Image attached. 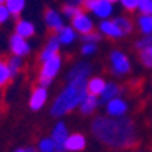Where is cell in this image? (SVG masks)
I'll return each instance as SVG.
<instances>
[{
  "mask_svg": "<svg viewBox=\"0 0 152 152\" xmlns=\"http://www.w3.org/2000/svg\"><path fill=\"white\" fill-rule=\"evenodd\" d=\"M14 33L20 35V36H23L26 39L35 36L36 33V26L35 23H32V21L26 20V18H18L15 21V27H14Z\"/></svg>",
  "mask_w": 152,
  "mask_h": 152,
  "instance_id": "cell-16",
  "label": "cell"
},
{
  "mask_svg": "<svg viewBox=\"0 0 152 152\" xmlns=\"http://www.w3.org/2000/svg\"><path fill=\"white\" fill-rule=\"evenodd\" d=\"M44 23H45L48 30L57 33L65 26V18H63L60 11H57L54 8H47L44 12Z\"/></svg>",
  "mask_w": 152,
  "mask_h": 152,
  "instance_id": "cell-11",
  "label": "cell"
},
{
  "mask_svg": "<svg viewBox=\"0 0 152 152\" xmlns=\"http://www.w3.org/2000/svg\"><path fill=\"white\" fill-rule=\"evenodd\" d=\"M128 110H129L128 102L121 96L113 98L112 101H108L105 104V115L110 118H125Z\"/></svg>",
  "mask_w": 152,
  "mask_h": 152,
  "instance_id": "cell-12",
  "label": "cell"
},
{
  "mask_svg": "<svg viewBox=\"0 0 152 152\" xmlns=\"http://www.w3.org/2000/svg\"><path fill=\"white\" fill-rule=\"evenodd\" d=\"M149 47H152V35H142V38H139L134 44V48L137 51H142Z\"/></svg>",
  "mask_w": 152,
  "mask_h": 152,
  "instance_id": "cell-29",
  "label": "cell"
},
{
  "mask_svg": "<svg viewBox=\"0 0 152 152\" xmlns=\"http://www.w3.org/2000/svg\"><path fill=\"white\" fill-rule=\"evenodd\" d=\"M149 14L152 15V3H151V11H149Z\"/></svg>",
  "mask_w": 152,
  "mask_h": 152,
  "instance_id": "cell-39",
  "label": "cell"
},
{
  "mask_svg": "<svg viewBox=\"0 0 152 152\" xmlns=\"http://www.w3.org/2000/svg\"><path fill=\"white\" fill-rule=\"evenodd\" d=\"M8 65L11 68L12 75L15 77L17 74H20V71L24 68V57H20V56H11L8 59Z\"/></svg>",
  "mask_w": 152,
  "mask_h": 152,
  "instance_id": "cell-25",
  "label": "cell"
},
{
  "mask_svg": "<svg viewBox=\"0 0 152 152\" xmlns=\"http://www.w3.org/2000/svg\"><path fill=\"white\" fill-rule=\"evenodd\" d=\"M14 152H38V149L33 146H20V148L14 149Z\"/></svg>",
  "mask_w": 152,
  "mask_h": 152,
  "instance_id": "cell-35",
  "label": "cell"
},
{
  "mask_svg": "<svg viewBox=\"0 0 152 152\" xmlns=\"http://www.w3.org/2000/svg\"><path fill=\"white\" fill-rule=\"evenodd\" d=\"M107 2H110V3L115 5V3H119V0H107Z\"/></svg>",
  "mask_w": 152,
  "mask_h": 152,
  "instance_id": "cell-37",
  "label": "cell"
},
{
  "mask_svg": "<svg viewBox=\"0 0 152 152\" xmlns=\"http://www.w3.org/2000/svg\"><path fill=\"white\" fill-rule=\"evenodd\" d=\"M83 9L98 20H110L115 14V5L107 0H86Z\"/></svg>",
  "mask_w": 152,
  "mask_h": 152,
  "instance_id": "cell-5",
  "label": "cell"
},
{
  "mask_svg": "<svg viewBox=\"0 0 152 152\" xmlns=\"http://www.w3.org/2000/svg\"><path fill=\"white\" fill-rule=\"evenodd\" d=\"M98 32L108 38V39H122L125 35L122 33V30L118 27V24L115 23V20L110 18V20H101L99 24H98Z\"/></svg>",
  "mask_w": 152,
  "mask_h": 152,
  "instance_id": "cell-13",
  "label": "cell"
},
{
  "mask_svg": "<svg viewBox=\"0 0 152 152\" xmlns=\"http://www.w3.org/2000/svg\"><path fill=\"white\" fill-rule=\"evenodd\" d=\"M134 24L142 35H152V15L151 14H139Z\"/></svg>",
  "mask_w": 152,
  "mask_h": 152,
  "instance_id": "cell-20",
  "label": "cell"
},
{
  "mask_svg": "<svg viewBox=\"0 0 152 152\" xmlns=\"http://www.w3.org/2000/svg\"><path fill=\"white\" fill-rule=\"evenodd\" d=\"M92 71H94V66L88 60H78L66 72V81H71V80H89L92 77Z\"/></svg>",
  "mask_w": 152,
  "mask_h": 152,
  "instance_id": "cell-7",
  "label": "cell"
},
{
  "mask_svg": "<svg viewBox=\"0 0 152 152\" xmlns=\"http://www.w3.org/2000/svg\"><path fill=\"white\" fill-rule=\"evenodd\" d=\"M36 149H38V152H54L56 143L51 137H42V139H39Z\"/></svg>",
  "mask_w": 152,
  "mask_h": 152,
  "instance_id": "cell-26",
  "label": "cell"
},
{
  "mask_svg": "<svg viewBox=\"0 0 152 152\" xmlns=\"http://www.w3.org/2000/svg\"><path fill=\"white\" fill-rule=\"evenodd\" d=\"M139 2L140 0H119V5L125 12H134L139 8Z\"/></svg>",
  "mask_w": 152,
  "mask_h": 152,
  "instance_id": "cell-31",
  "label": "cell"
},
{
  "mask_svg": "<svg viewBox=\"0 0 152 152\" xmlns=\"http://www.w3.org/2000/svg\"><path fill=\"white\" fill-rule=\"evenodd\" d=\"M151 3H152V0H140L139 2V14H149L151 11Z\"/></svg>",
  "mask_w": 152,
  "mask_h": 152,
  "instance_id": "cell-34",
  "label": "cell"
},
{
  "mask_svg": "<svg viewBox=\"0 0 152 152\" xmlns=\"http://www.w3.org/2000/svg\"><path fill=\"white\" fill-rule=\"evenodd\" d=\"M12 18H20V15L26 9V0H6L5 2Z\"/></svg>",
  "mask_w": 152,
  "mask_h": 152,
  "instance_id": "cell-24",
  "label": "cell"
},
{
  "mask_svg": "<svg viewBox=\"0 0 152 152\" xmlns=\"http://www.w3.org/2000/svg\"><path fill=\"white\" fill-rule=\"evenodd\" d=\"M71 26L80 36H83V35H88V33L95 30V21H94V18H92V15L89 12H86L84 9H81L71 20Z\"/></svg>",
  "mask_w": 152,
  "mask_h": 152,
  "instance_id": "cell-6",
  "label": "cell"
},
{
  "mask_svg": "<svg viewBox=\"0 0 152 152\" xmlns=\"http://www.w3.org/2000/svg\"><path fill=\"white\" fill-rule=\"evenodd\" d=\"M54 152H59V151H54Z\"/></svg>",
  "mask_w": 152,
  "mask_h": 152,
  "instance_id": "cell-41",
  "label": "cell"
},
{
  "mask_svg": "<svg viewBox=\"0 0 152 152\" xmlns=\"http://www.w3.org/2000/svg\"><path fill=\"white\" fill-rule=\"evenodd\" d=\"M5 2H6V0H0V5H5Z\"/></svg>",
  "mask_w": 152,
  "mask_h": 152,
  "instance_id": "cell-38",
  "label": "cell"
},
{
  "mask_svg": "<svg viewBox=\"0 0 152 152\" xmlns=\"http://www.w3.org/2000/svg\"><path fill=\"white\" fill-rule=\"evenodd\" d=\"M101 105V102H99V98L98 96H95V95H91V94H88L84 96V99L81 101V104H80V113L81 115H84V116H89V115H94L95 112H96V108Z\"/></svg>",
  "mask_w": 152,
  "mask_h": 152,
  "instance_id": "cell-19",
  "label": "cell"
},
{
  "mask_svg": "<svg viewBox=\"0 0 152 152\" xmlns=\"http://www.w3.org/2000/svg\"><path fill=\"white\" fill-rule=\"evenodd\" d=\"M80 11H81L80 8L72 6V5H68V3H63L62 8H60V12H62V15H63L65 20H72Z\"/></svg>",
  "mask_w": 152,
  "mask_h": 152,
  "instance_id": "cell-27",
  "label": "cell"
},
{
  "mask_svg": "<svg viewBox=\"0 0 152 152\" xmlns=\"http://www.w3.org/2000/svg\"><path fill=\"white\" fill-rule=\"evenodd\" d=\"M86 137L80 133H72L65 142V152H81L86 148Z\"/></svg>",
  "mask_w": 152,
  "mask_h": 152,
  "instance_id": "cell-15",
  "label": "cell"
},
{
  "mask_svg": "<svg viewBox=\"0 0 152 152\" xmlns=\"http://www.w3.org/2000/svg\"><path fill=\"white\" fill-rule=\"evenodd\" d=\"M48 101V88H44V86H36V88L32 91L30 98H29V108L32 112H39L44 108V105Z\"/></svg>",
  "mask_w": 152,
  "mask_h": 152,
  "instance_id": "cell-9",
  "label": "cell"
},
{
  "mask_svg": "<svg viewBox=\"0 0 152 152\" xmlns=\"http://www.w3.org/2000/svg\"><path fill=\"white\" fill-rule=\"evenodd\" d=\"M9 51L12 56H20V57H26L32 53V45L29 39L20 36L17 33H12L9 36Z\"/></svg>",
  "mask_w": 152,
  "mask_h": 152,
  "instance_id": "cell-8",
  "label": "cell"
},
{
  "mask_svg": "<svg viewBox=\"0 0 152 152\" xmlns=\"http://www.w3.org/2000/svg\"><path fill=\"white\" fill-rule=\"evenodd\" d=\"M105 84H107V81L102 77H91L88 80V94L99 96L105 88Z\"/></svg>",
  "mask_w": 152,
  "mask_h": 152,
  "instance_id": "cell-23",
  "label": "cell"
},
{
  "mask_svg": "<svg viewBox=\"0 0 152 152\" xmlns=\"http://www.w3.org/2000/svg\"><path fill=\"white\" fill-rule=\"evenodd\" d=\"M86 95H88V80L66 81L65 88L54 98L50 107V115L53 118H62L65 115L74 112L75 108L80 107Z\"/></svg>",
  "mask_w": 152,
  "mask_h": 152,
  "instance_id": "cell-2",
  "label": "cell"
},
{
  "mask_svg": "<svg viewBox=\"0 0 152 152\" xmlns=\"http://www.w3.org/2000/svg\"><path fill=\"white\" fill-rule=\"evenodd\" d=\"M56 35L62 47H71L78 38V33L72 29V26H63Z\"/></svg>",
  "mask_w": 152,
  "mask_h": 152,
  "instance_id": "cell-18",
  "label": "cell"
},
{
  "mask_svg": "<svg viewBox=\"0 0 152 152\" xmlns=\"http://www.w3.org/2000/svg\"><path fill=\"white\" fill-rule=\"evenodd\" d=\"M139 57H140V62L145 68L152 69V47L139 51Z\"/></svg>",
  "mask_w": 152,
  "mask_h": 152,
  "instance_id": "cell-28",
  "label": "cell"
},
{
  "mask_svg": "<svg viewBox=\"0 0 152 152\" xmlns=\"http://www.w3.org/2000/svg\"><path fill=\"white\" fill-rule=\"evenodd\" d=\"M98 50V44H91V42H83V45L80 48V53L84 56V57H91L96 53Z\"/></svg>",
  "mask_w": 152,
  "mask_h": 152,
  "instance_id": "cell-30",
  "label": "cell"
},
{
  "mask_svg": "<svg viewBox=\"0 0 152 152\" xmlns=\"http://www.w3.org/2000/svg\"><path fill=\"white\" fill-rule=\"evenodd\" d=\"M136 152H143V151H136Z\"/></svg>",
  "mask_w": 152,
  "mask_h": 152,
  "instance_id": "cell-40",
  "label": "cell"
},
{
  "mask_svg": "<svg viewBox=\"0 0 152 152\" xmlns=\"http://www.w3.org/2000/svg\"><path fill=\"white\" fill-rule=\"evenodd\" d=\"M62 65H63V59H62L60 53L44 60V62H41L39 72H38V84L44 86V88H48L53 83V80L59 75Z\"/></svg>",
  "mask_w": 152,
  "mask_h": 152,
  "instance_id": "cell-3",
  "label": "cell"
},
{
  "mask_svg": "<svg viewBox=\"0 0 152 152\" xmlns=\"http://www.w3.org/2000/svg\"><path fill=\"white\" fill-rule=\"evenodd\" d=\"M60 47L62 45H60V42H59L57 35L56 33L50 35L48 39H47V42H45V45H44V48H42L41 53H39V62H44V60H47V59L59 54Z\"/></svg>",
  "mask_w": 152,
  "mask_h": 152,
  "instance_id": "cell-14",
  "label": "cell"
},
{
  "mask_svg": "<svg viewBox=\"0 0 152 152\" xmlns=\"http://www.w3.org/2000/svg\"><path fill=\"white\" fill-rule=\"evenodd\" d=\"M113 20H115V23L118 24V27L122 30V33L125 36L134 32L136 24H134V21L129 18L128 15H116V17H113Z\"/></svg>",
  "mask_w": 152,
  "mask_h": 152,
  "instance_id": "cell-21",
  "label": "cell"
},
{
  "mask_svg": "<svg viewBox=\"0 0 152 152\" xmlns=\"http://www.w3.org/2000/svg\"><path fill=\"white\" fill-rule=\"evenodd\" d=\"M84 2H86V0H65V3L72 5V6H77V8H80V9H83Z\"/></svg>",
  "mask_w": 152,
  "mask_h": 152,
  "instance_id": "cell-36",
  "label": "cell"
},
{
  "mask_svg": "<svg viewBox=\"0 0 152 152\" xmlns=\"http://www.w3.org/2000/svg\"><path fill=\"white\" fill-rule=\"evenodd\" d=\"M14 75L11 72V68L8 65V59L0 57V89L6 88V86L12 81Z\"/></svg>",
  "mask_w": 152,
  "mask_h": 152,
  "instance_id": "cell-22",
  "label": "cell"
},
{
  "mask_svg": "<svg viewBox=\"0 0 152 152\" xmlns=\"http://www.w3.org/2000/svg\"><path fill=\"white\" fill-rule=\"evenodd\" d=\"M69 136V129H68V125L65 124L63 121H59L54 124L53 129H51V139L54 140L56 143V151L59 152H65V142H66Z\"/></svg>",
  "mask_w": 152,
  "mask_h": 152,
  "instance_id": "cell-10",
  "label": "cell"
},
{
  "mask_svg": "<svg viewBox=\"0 0 152 152\" xmlns=\"http://www.w3.org/2000/svg\"><path fill=\"white\" fill-rule=\"evenodd\" d=\"M11 20H12V15H11V12L8 11L6 5H0V26L9 23Z\"/></svg>",
  "mask_w": 152,
  "mask_h": 152,
  "instance_id": "cell-33",
  "label": "cell"
},
{
  "mask_svg": "<svg viewBox=\"0 0 152 152\" xmlns=\"http://www.w3.org/2000/svg\"><path fill=\"white\" fill-rule=\"evenodd\" d=\"M80 39H81V42H91V44H99V41L102 39V35L99 33V32H91V33H88V35H83V36H80Z\"/></svg>",
  "mask_w": 152,
  "mask_h": 152,
  "instance_id": "cell-32",
  "label": "cell"
},
{
  "mask_svg": "<svg viewBox=\"0 0 152 152\" xmlns=\"http://www.w3.org/2000/svg\"><path fill=\"white\" fill-rule=\"evenodd\" d=\"M108 65L113 77H124L131 71V60L122 50H113L108 54Z\"/></svg>",
  "mask_w": 152,
  "mask_h": 152,
  "instance_id": "cell-4",
  "label": "cell"
},
{
  "mask_svg": "<svg viewBox=\"0 0 152 152\" xmlns=\"http://www.w3.org/2000/svg\"><path fill=\"white\" fill-rule=\"evenodd\" d=\"M94 137L112 149H129L136 146L139 134L137 126L129 119L125 118H110V116H96L91 124Z\"/></svg>",
  "mask_w": 152,
  "mask_h": 152,
  "instance_id": "cell-1",
  "label": "cell"
},
{
  "mask_svg": "<svg viewBox=\"0 0 152 152\" xmlns=\"http://www.w3.org/2000/svg\"><path fill=\"white\" fill-rule=\"evenodd\" d=\"M121 94H122V89H121V86H119L118 83H115V81H107L102 94H101L98 98H99V102H101L102 105H105L108 101H112L113 98L121 96Z\"/></svg>",
  "mask_w": 152,
  "mask_h": 152,
  "instance_id": "cell-17",
  "label": "cell"
}]
</instances>
